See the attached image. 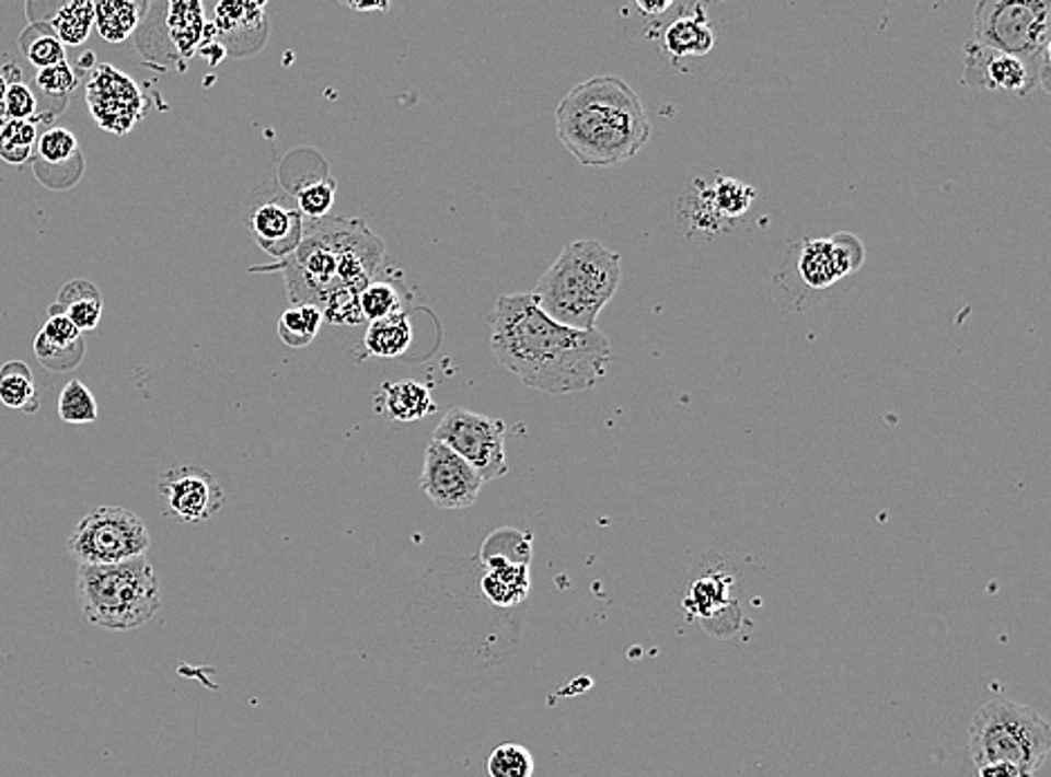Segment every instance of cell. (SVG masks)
<instances>
[{
  "label": "cell",
  "instance_id": "1",
  "mask_svg": "<svg viewBox=\"0 0 1051 777\" xmlns=\"http://www.w3.org/2000/svg\"><path fill=\"white\" fill-rule=\"evenodd\" d=\"M489 325L496 359L539 393L590 391L608 372L612 357L608 336L556 323L539 308L534 294L500 297Z\"/></svg>",
  "mask_w": 1051,
  "mask_h": 777
},
{
  "label": "cell",
  "instance_id": "2",
  "mask_svg": "<svg viewBox=\"0 0 1051 777\" xmlns=\"http://www.w3.org/2000/svg\"><path fill=\"white\" fill-rule=\"evenodd\" d=\"M381 240L361 218L308 220L301 245L285 260L254 271H280L290 305H310L332 325H359V294L384 260Z\"/></svg>",
  "mask_w": 1051,
  "mask_h": 777
},
{
  "label": "cell",
  "instance_id": "3",
  "mask_svg": "<svg viewBox=\"0 0 1051 777\" xmlns=\"http://www.w3.org/2000/svg\"><path fill=\"white\" fill-rule=\"evenodd\" d=\"M556 135L584 166H619L650 139L639 94L619 77L601 74L571 88L556 108Z\"/></svg>",
  "mask_w": 1051,
  "mask_h": 777
},
{
  "label": "cell",
  "instance_id": "4",
  "mask_svg": "<svg viewBox=\"0 0 1051 777\" xmlns=\"http://www.w3.org/2000/svg\"><path fill=\"white\" fill-rule=\"evenodd\" d=\"M621 285V256L599 240H575L563 247L532 291L539 308L561 325L597 329L601 310Z\"/></svg>",
  "mask_w": 1051,
  "mask_h": 777
},
{
  "label": "cell",
  "instance_id": "5",
  "mask_svg": "<svg viewBox=\"0 0 1051 777\" xmlns=\"http://www.w3.org/2000/svg\"><path fill=\"white\" fill-rule=\"evenodd\" d=\"M77 596L83 618L113 633L141 627L162 605L158 573L145 556L117 565L79 567Z\"/></svg>",
  "mask_w": 1051,
  "mask_h": 777
},
{
  "label": "cell",
  "instance_id": "6",
  "mask_svg": "<svg viewBox=\"0 0 1051 777\" xmlns=\"http://www.w3.org/2000/svg\"><path fill=\"white\" fill-rule=\"evenodd\" d=\"M969 753L975 766L1009 762L1023 777H1036L1051 753V723L1031 706L991 699L971 719Z\"/></svg>",
  "mask_w": 1051,
  "mask_h": 777
},
{
  "label": "cell",
  "instance_id": "7",
  "mask_svg": "<svg viewBox=\"0 0 1051 777\" xmlns=\"http://www.w3.org/2000/svg\"><path fill=\"white\" fill-rule=\"evenodd\" d=\"M971 43L1025 59L1049 72L1051 5L1047 0H982L975 5Z\"/></svg>",
  "mask_w": 1051,
  "mask_h": 777
},
{
  "label": "cell",
  "instance_id": "8",
  "mask_svg": "<svg viewBox=\"0 0 1051 777\" xmlns=\"http://www.w3.org/2000/svg\"><path fill=\"white\" fill-rule=\"evenodd\" d=\"M151 547V533L135 511L100 507L79 520L68 538V552L79 567L117 565L141 558Z\"/></svg>",
  "mask_w": 1051,
  "mask_h": 777
},
{
  "label": "cell",
  "instance_id": "9",
  "mask_svg": "<svg viewBox=\"0 0 1051 777\" xmlns=\"http://www.w3.org/2000/svg\"><path fill=\"white\" fill-rule=\"evenodd\" d=\"M505 434L507 426L498 417L451 408L438 424L434 440L458 453L483 482H494L509 471Z\"/></svg>",
  "mask_w": 1051,
  "mask_h": 777
},
{
  "label": "cell",
  "instance_id": "10",
  "mask_svg": "<svg viewBox=\"0 0 1051 777\" xmlns=\"http://www.w3.org/2000/svg\"><path fill=\"white\" fill-rule=\"evenodd\" d=\"M85 104L97 126L113 135L130 132L147 115L145 92L128 74L108 63L92 68L85 88Z\"/></svg>",
  "mask_w": 1051,
  "mask_h": 777
},
{
  "label": "cell",
  "instance_id": "11",
  "mask_svg": "<svg viewBox=\"0 0 1051 777\" xmlns=\"http://www.w3.org/2000/svg\"><path fill=\"white\" fill-rule=\"evenodd\" d=\"M483 477L477 475L458 453L438 440H431L424 453V468L419 487L440 509H469L475 505L483 489Z\"/></svg>",
  "mask_w": 1051,
  "mask_h": 777
},
{
  "label": "cell",
  "instance_id": "12",
  "mask_svg": "<svg viewBox=\"0 0 1051 777\" xmlns=\"http://www.w3.org/2000/svg\"><path fill=\"white\" fill-rule=\"evenodd\" d=\"M962 83L982 92L1029 94L1036 85L1049 92V72L1025 59L969 43Z\"/></svg>",
  "mask_w": 1051,
  "mask_h": 777
},
{
  "label": "cell",
  "instance_id": "13",
  "mask_svg": "<svg viewBox=\"0 0 1051 777\" xmlns=\"http://www.w3.org/2000/svg\"><path fill=\"white\" fill-rule=\"evenodd\" d=\"M160 496L169 513L182 522H207L224 502L220 482L200 466H171L160 475Z\"/></svg>",
  "mask_w": 1051,
  "mask_h": 777
},
{
  "label": "cell",
  "instance_id": "14",
  "mask_svg": "<svg viewBox=\"0 0 1051 777\" xmlns=\"http://www.w3.org/2000/svg\"><path fill=\"white\" fill-rule=\"evenodd\" d=\"M267 3H241V0H222L216 5V19L211 30L224 55L245 59L263 50L267 43Z\"/></svg>",
  "mask_w": 1051,
  "mask_h": 777
},
{
  "label": "cell",
  "instance_id": "15",
  "mask_svg": "<svg viewBox=\"0 0 1051 777\" xmlns=\"http://www.w3.org/2000/svg\"><path fill=\"white\" fill-rule=\"evenodd\" d=\"M305 231L303 216L282 202H265L252 213V233L256 245L274 256L276 260H285L301 245Z\"/></svg>",
  "mask_w": 1051,
  "mask_h": 777
},
{
  "label": "cell",
  "instance_id": "16",
  "mask_svg": "<svg viewBox=\"0 0 1051 777\" xmlns=\"http://www.w3.org/2000/svg\"><path fill=\"white\" fill-rule=\"evenodd\" d=\"M755 198V188L736 179L718 177L713 184L704 186L695 196L693 227L704 231H715L723 220L744 216Z\"/></svg>",
  "mask_w": 1051,
  "mask_h": 777
},
{
  "label": "cell",
  "instance_id": "17",
  "mask_svg": "<svg viewBox=\"0 0 1051 777\" xmlns=\"http://www.w3.org/2000/svg\"><path fill=\"white\" fill-rule=\"evenodd\" d=\"M162 32L164 43L169 45V53L173 59H188L198 55L200 45L205 40L207 23L205 10L198 0H173V3L162 5Z\"/></svg>",
  "mask_w": 1051,
  "mask_h": 777
},
{
  "label": "cell",
  "instance_id": "18",
  "mask_svg": "<svg viewBox=\"0 0 1051 777\" xmlns=\"http://www.w3.org/2000/svg\"><path fill=\"white\" fill-rule=\"evenodd\" d=\"M374 408L381 417L391 421H417L438 410L431 387L406 379V381H386L379 387L374 397Z\"/></svg>",
  "mask_w": 1051,
  "mask_h": 777
},
{
  "label": "cell",
  "instance_id": "19",
  "mask_svg": "<svg viewBox=\"0 0 1051 777\" xmlns=\"http://www.w3.org/2000/svg\"><path fill=\"white\" fill-rule=\"evenodd\" d=\"M485 573L481 580V588L485 599L503 610L516 607L530 594V565L511 563L503 558H485Z\"/></svg>",
  "mask_w": 1051,
  "mask_h": 777
},
{
  "label": "cell",
  "instance_id": "20",
  "mask_svg": "<svg viewBox=\"0 0 1051 777\" xmlns=\"http://www.w3.org/2000/svg\"><path fill=\"white\" fill-rule=\"evenodd\" d=\"M661 45H663L666 55L671 57L673 61L691 59V57H706L715 45V34H713V27L706 21L704 8L693 5L691 14L678 16L671 25L663 30Z\"/></svg>",
  "mask_w": 1051,
  "mask_h": 777
},
{
  "label": "cell",
  "instance_id": "21",
  "mask_svg": "<svg viewBox=\"0 0 1051 777\" xmlns=\"http://www.w3.org/2000/svg\"><path fill=\"white\" fill-rule=\"evenodd\" d=\"M798 276L809 289H828L847 276L832 237H809L802 242Z\"/></svg>",
  "mask_w": 1051,
  "mask_h": 777
},
{
  "label": "cell",
  "instance_id": "22",
  "mask_svg": "<svg viewBox=\"0 0 1051 777\" xmlns=\"http://www.w3.org/2000/svg\"><path fill=\"white\" fill-rule=\"evenodd\" d=\"M47 312L68 316L83 334V332H92L100 325L104 314V299L100 294L97 285L85 278H74L61 287L57 303L50 305Z\"/></svg>",
  "mask_w": 1051,
  "mask_h": 777
},
{
  "label": "cell",
  "instance_id": "23",
  "mask_svg": "<svg viewBox=\"0 0 1051 777\" xmlns=\"http://www.w3.org/2000/svg\"><path fill=\"white\" fill-rule=\"evenodd\" d=\"M413 346V323L406 312L368 323L361 338L366 357L400 359Z\"/></svg>",
  "mask_w": 1051,
  "mask_h": 777
},
{
  "label": "cell",
  "instance_id": "24",
  "mask_svg": "<svg viewBox=\"0 0 1051 777\" xmlns=\"http://www.w3.org/2000/svg\"><path fill=\"white\" fill-rule=\"evenodd\" d=\"M149 14V3L137 0H102L94 3V27L108 43H124Z\"/></svg>",
  "mask_w": 1051,
  "mask_h": 777
},
{
  "label": "cell",
  "instance_id": "25",
  "mask_svg": "<svg viewBox=\"0 0 1051 777\" xmlns=\"http://www.w3.org/2000/svg\"><path fill=\"white\" fill-rule=\"evenodd\" d=\"M0 404L27 415L38 410L41 397L27 363L8 361L0 366Z\"/></svg>",
  "mask_w": 1051,
  "mask_h": 777
},
{
  "label": "cell",
  "instance_id": "26",
  "mask_svg": "<svg viewBox=\"0 0 1051 777\" xmlns=\"http://www.w3.org/2000/svg\"><path fill=\"white\" fill-rule=\"evenodd\" d=\"M45 25L55 32L63 45H81L88 40L94 25V3H90V0L63 3L55 16H50V21H45Z\"/></svg>",
  "mask_w": 1051,
  "mask_h": 777
},
{
  "label": "cell",
  "instance_id": "27",
  "mask_svg": "<svg viewBox=\"0 0 1051 777\" xmlns=\"http://www.w3.org/2000/svg\"><path fill=\"white\" fill-rule=\"evenodd\" d=\"M21 45H23V53H25L27 61L38 70L53 68V66H59V63L68 61L66 59V45L55 36V32L47 27L45 23L34 21L23 32Z\"/></svg>",
  "mask_w": 1051,
  "mask_h": 777
},
{
  "label": "cell",
  "instance_id": "28",
  "mask_svg": "<svg viewBox=\"0 0 1051 777\" xmlns=\"http://www.w3.org/2000/svg\"><path fill=\"white\" fill-rule=\"evenodd\" d=\"M323 323V314L310 305H290L278 321V336L285 346L308 348Z\"/></svg>",
  "mask_w": 1051,
  "mask_h": 777
},
{
  "label": "cell",
  "instance_id": "29",
  "mask_svg": "<svg viewBox=\"0 0 1051 777\" xmlns=\"http://www.w3.org/2000/svg\"><path fill=\"white\" fill-rule=\"evenodd\" d=\"M34 158L47 166H70L81 164L79 139L74 132L61 126H50L38 139Z\"/></svg>",
  "mask_w": 1051,
  "mask_h": 777
},
{
  "label": "cell",
  "instance_id": "30",
  "mask_svg": "<svg viewBox=\"0 0 1051 777\" xmlns=\"http://www.w3.org/2000/svg\"><path fill=\"white\" fill-rule=\"evenodd\" d=\"M359 312H361V318L368 323L389 318L393 314H402L404 312L402 291L393 282L372 280L361 289Z\"/></svg>",
  "mask_w": 1051,
  "mask_h": 777
},
{
  "label": "cell",
  "instance_id": "31",
  "mask_svg": "<svg viewBox=\"0 0 1051 777\" xmlns=\"http://www.w3.org/2000/svg\"><path fill=\"white\" fill-rule=\"evenodd\" d=\"M36 121L5 119L0 130V160L21 166L34 158L36 151Z\"/></svg>",
  "mask_w": 1051,
  "mask_h": 777
},
{
  "label": "cell",
  "instance_id": "32",
  "mask_svg": "<svg viewBox=\"0 0 1051 777\" xmlns=\"http://www.w3.org/2000/svg\"><path fill=\"white\" fill-rule=\"evenodd\" d=\"M485 558H503L511 563L530 565L532 560V533H524L511 526H503L494 531L485 541L481 549V560Z\"/></svg>",
  "mask_w": 1051,
  "mask_h": 777
},
{
  "label": "cell",
  "instance_id": "33",
  "mask_svg": "<svg viewBox=\"0 0 1051 777\" xmlns=\"http://www.w3.org/2000/svg\"><path fill=\"white\" fill-rule=\"evenodd\" d=\"M57 408H59V417L66 424H74V426L92 424V421H97V417H100L97 399H94V395L90 393V387L79 379H70L63 385Z\"/></svg>",
  "mask_w": 1051,
  "mask_h": 777
},
{
  "label": "cell",
  "instance_id": "34",
  "mask_svg": "<svg viewBox=\"0 0 1051 777\" xmlns=\"http://www.w3.org/2000/svg\"><path fill=\"white\" fill-rule=\"evenodd\" d=\"M534 755L520 744H500L487 757L489 777H534Z\"/></svg>",
  "mask_w": 1051,
  "mask_h": 777
},
{
  "label": "cell",
  "instance_id": "35",
  "mask_svg": "<svg viewBox=\"0 0 1051 777\" xmlns=\"http://www.w3.org/2000/svg\"><path fill=\"white\" fill-rule=\"evenodd\" d=\"M334 198H337V182L330 175L308 182L297 190V211L303 220H323L332 211Z\"/></svg>",
  "mask_w": 1051,
  "mask_h": 777
},
{
  "label": "cell",
  "instance_id": "36",
  "mask_svg": "<svg viewBox=\"0 0 1051 777\" xmlns=\"http://www.w3.org/2000/svg\"><path fill=\"white\" fill-rule=\"evenodd\" d=\"M36 96L30 85H25L23 81H12L3 104H0V115L16 121H36Z\"/></svg>",
  "mask_w": 1051,
  "mask_h": 777
},
{
  "label": "cell",
  "instance_id": "37",
  "mask_svg": "<svg viewBox=\"0 0 1051 777\" xmlns=\"http://www.w3.org/2000/svg\"><path fill=\"white\" fill-rule=\"evenodd\" d=\"M41 334L50 341L53 346L61 350H85L83 346V334L79 327L63 314L57 312H47V321L41 327Z\"/></svg>",
  "mask_w": 1051,
  "mask_h": 777
},
{
  "label": "cell",
  "instance_id": "38",
  "mask_svg": "<svg viewBox=\"0 0 1051 777\" xmlns=\"http://www.w3.org/2000/svg\"><path fill=\"white\" fill-rule=\"evenodd\" d=\"M34 83L45 96H59V100H68L72 90L77 88L79 79H77V72L72 70V66L68 61H63L59 66L38 70Z\"/></svg>",
  "mask_w": 1051,
  "mask_h": 777
},
{
  "label": "cell",
  "instance_id": "39",
  "mask_svg": "<svg viewBox=\"0 0 1051 777\" xmlns=\"http://www.w3.org/2000/svg\"><path fill=\"white\" fill-rule=\"evenodd\" d=\"M83 352L85 350H61V348H57V346L47 341V338L41 332L34 336V355L45 370L68 372V370H72L81 363Z\"/></svg>",
  "mask_w": 1051,
  "mask_h": 777
},
{
  "label": "cell",
  "instance_id": "40",
  "mask_svg": "<svg viewBox=\"0 0 1051 777\" xmlns=\"http://www.w3.org/2000/svg\"><path fill=\"white\" fill-rule=\"evenodd\" d=\"M725 588H727V578H704L697 580L691 588L686 607H693L702 614L713 612L725 601Z\"/></svg>",
  "mask_w": 1051,
  "mask_h": 777
},
{
  "label": "cell",
  "instance_id": "41",
  "mask_svg": "<svg viewBox=\"0 0 1051 777\" xmlns=\"http://www.w3.org/2000/svg\"><path fill=\"white\" fill-rule=\"evenodd\" d=\"M832 240H834V245H836V250H839V254H841V260H843V265H845L847 276H850V274H856L858 269L864 267V263H866V247H864L862 240H858V237H856L854 233H850V231H841V233L832 235Z\"/></svg>",
  "mask_w": 1051,
  "mask_h": 777
},
{
  "label": "cell",
  "instance_id": "42",
  "mask_svg": "<svg viewBox=\"0 0 1051 777\" xmlns=\"http://www.w3.org/2000/svg\"><path fill=\"white\" fill-rule=\"evenodd\" d=\"M978 777H1023V773L1009 762H991L975 766Z\"/></svg>",
  "mask_w": 1051,
  "mask_h": 777
},
{
  "label": "cell",
  "instance_id": "43",
  "mask_svg": "<svg viewBox=\"0 0 1051 777\" xmlns=\"http://www.w3.org/2000/svg\"><path fill=\"white\" fill-rule=\"evenodd\" d=\"M637 8H639V12H642L644 16L657 19V16H661V14H666V12H671L675 5L668 3V0H666V3H646V0H642V3H637Z\"/></svg>",
  "mask_w": 1051,
  "mask_h": 777
},
{
  "label": "cell",
  "instance_id": "44",
  "mask_svg": "<svg viewBox=\"0 0 1051 777\" xmlns=\"http://www.w3.org/2000/svg\"><path fill=\"white\" fill-rule=\"evenodd\" d=\"M342 5L348 8V10H355V12H389L391 10L389 3H370L368 5V3H350V0H348V3H342Z\"/></svg>",
  "mask_w": 1051,
  "mask_h": 777
},
{
  "label": "cell",
  "instance_id": "45",
  "mask_svg": "<svg viewBox=\"0 0 1051 777\" xmlns=\"http://www.w3.org/2000/svg\"><path fill=\"white\" fill-rule=\"evenodd\" d=\"M8 88H10V81H8V77H5V74H0V104H3V100H5V92H8Z\"/></svg>",
  "mask_w": 1051,
  "mask_h": 777
},
{
  "label": "cell",
  "instance_id": "46",
  "mask_svg": "<svg viewBox=\"0 0 1051 777\" xmlns=\"http://www.w3.org/2000/svg\"><path fill=\"white\" fill-rule=\"evenodd\" d=\"M3 124H5V117H3V115H0V130H3Z\"/></svg>",
  "mask_w": 1051,
  "mask_h": 777
}]
</instances>
